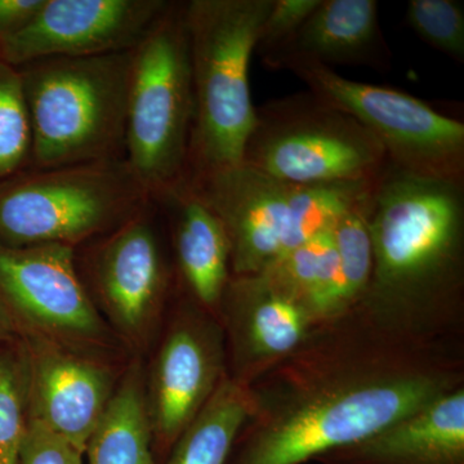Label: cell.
I'll return each mask as SVG.
<instances>
[{
	"instance_id": "6da1fadb",
	"label": "cell",
	"mask_w": 464,
	"mask_h": 464,
	"mask_svg": "<svg viewBox=\"0 0 464 464\" xmlns=\"http://www.w3.org/2000/svg\"><path fill=\"white\" fill-rule=\"evenodd\" d=\"M464 387L460 341L409 340L356 310L319 324L250 384L255 409L227 464H304Z\"/></svg>"
},
{
	"instance_id": "7a4b0ae2",
	"label": "cell",
	"mask_w": 464,
	"mask_h": 464,
	"mask_svg": "<svg viewBox=\"0 0 464 464\" xmlns=\"http://www.w3.org/2000/svg\"><path fill=\"white\" fill-rule=\"evenodd\" d=\"M373 270L353 310L409 340H462L464 183L387 166L369 199Z\"/></svg>"
},
{
	"instance_id": "3957f363",
	"label": "cell",
	"mask_w": 464,
	"mask_h": 464,
	"mask_svg": "<svg viewBox=\"0 0 464 464\" xmlns=\"http://www.w3.org/2000/svg\"><path fill=\"white\" fill-rule=\"evenodd\" d=\"M132 51L16 67L32 130L29 168L125 160Z\"/></svg>"
},
{
	"instance_id": "277c9868",
	"label": "cell",
	"mask_w": 464,
	"mask_h": 464,
	"mask_svg": "<svg viewBox=\"0 0 464 464\" xmlns=\"http://www.w3.org/2000/svg\"><path fill=\"white\" fill-rule=\"evenodd\" d=\"M271 5L273 0L185 2L194 92L186 179L243 161L256 121L250 61Z\"/></svg>"
},
{
	"instance_id": "5b68a950",
	"label": "cell",
	"mask_w": 464,
	"mask_h": 464,
	"mask_svg": "<svg viewBox=\"0 0 464 464\" xmlns=\"http://www.w3.org/2000/svg\"><path fill=\"white\" fill-rule=\"evenodd\" d=\"M375 181L299 186L241 163L185 182L224 226L231 276H250L264 273L288 250L331 231Z\"/></svg>"
},
{
	"instance_id": "8992f818",
	"label": "cell",
	"mask_w": 464,
	"mask_h": 464,
	"mask_svg": "<svg viewBox=\"0 0 464 464\" xmlns=\"http://www.w3.org/2000/svg\"><path fill=\"white\" fill-rule=\"evenodd\" d=\"M151 201L125 160L26 168L0 181V244L79 248Z\"/></svg>"
},
{
	"instance_id": "52a82bcc",
	"label": "cell",
	"mask_w": 464,
	"mask_h": 464,
	"mask_svg": "<svg viewBox=\"0 0 464 464\" xmlns=\"http://www.w3.org/2000/svg\"><path fill=\"white\" fill-rule=\"evenodd\" d=\"M192 124L185 2L172 0L132 51L125 161L150 197L185 182Z\"/></svg>"
},
{
	"instance_id": "ba28073f",
	"label": "cell",
	"mask_w": 464,
	"mask_h": 464,
	"mask_svg": "<svg viewBox=\"0 0 464 464\" xmlns=\"http://www.w3.org/2000/svg\"><path fill=\"white\" fill-rule=\"evenodd\" d=\"M244 166L299 186L373 182L389 166L381 142L310 91L256 108Z\"/></svg>"
},
{
	"instance_id": "9c48e42d",
	"label": "cell",
	"mask_w": 464,
	"mask_h": 464,
	"mask_svg": "<svg viewBox=\"0 0 464 464\" xmlns=\"http://www.w3.org/2000/svg\"><path fill=\"white\" fill-rule=\"evenodd\" d=\"M154 200L114 231L75 249L88 295L130 355L145 357L160 335L176 270Z\"/></svg>"
},
{
	"instance_id": "30bf717a",
	"label": "cell",
	"mask_w": 464,
	"mask_h": 464,
	"mask_svg": "<svg viewBox=\"0 0 464 464\" xmlns=\"http://www.w3.org/2000/svg\"><path fill=\"white\" fill-rule=\"evenodd\" d=\"M286 70L324 102L364 125L402 172L464 183V124L405 92L350 81L331 66L295 56L267 61Z\"/></svg>"
},
{
	"instance_id": "8fae6325",
	"label": "cell",
	"mask_w": 464,
	"mask_h": 464,
	"mask_svg": "<svg viewBox=\"0 0 464 464\" xmlns=\"http://www.w3.org/2000/svg\"><path fill=\"white\" fill-rule=\"evenodd\" d=\"M0 302L18 334L38 335L118 364L134 357L94 306L76 267L74 248L0 244Z\"/></svg>"
},
{
	"instance_id": "7c38bea8",
	"label": "cell",
	"mask_w": 464,
	"mask_h": 464,
	"mask_svg": "<svg viewBox=\"0 0 464 464\" xmlns=\"http://www.w3.org/2000/svg\"><path fill=\"white\" fill-rule=\"evenodd\" d=\"M179 290L151 362L145 365L146 409L159 464L227 375L221 324Z\"/></svg>"
},
{
	"instance_id": "4fadbf2b",
	"label": "cell",
	"mask_w": 464,
	"mask_h": 464,
	"mask_svg": "<svg viewBox=\"0 0 464 464\" xmlns=\"http://www.w3.org/2000/svg\"><path fill=\"white\" fill-rule=\"evenodd\" d=\"M172 0H45L23 32L0 42V60L14 67L50 57L132 51Z\"/></svg>"
},
{
	"instance_id": "5bb4252c",
	"label": "cell",
	"mask_w": 464,
	"mask_h": 464,
	"mask_svg": "<svg viewBox=\"0 0 464 464\" xmlns=\"http://www.w3.org/2000/svg\"><path fill=\"white\" fill-rule=\"evenodd\" d=\"M25 344L30 374V420L84 454L128 364L76 353L34 334Z\"/></svg>"
},
{
	"instance_id": "9a60e30c",
	"label": "cell",
	"mask_w": 464,
	"mask_h": 464,
	"mask_svg": "<svg viewBox=\"0 0 464 464\" xmlns=\"http://www.w3.org/2000/svg\"><path fill=\"white\" fill-rule=\"evenodd\" d=\"M218 322L225 335L227 375L246 386L297 351L319 325L264 274L231 276Z\"/></svg>"
},
{
	"instance_id": "2e32d148",
	"label": "cell",
	"mask_w": 464,
	"mask_h": 464,
	"mask_svg": "<svg viewBox=\"0 0 464 464\" xmlns=\"http://www.w3.org/2000/svg\"><path fill=\"white\" fill-rule=\"evenodd\" d=\"M152 200L169 234L179 288L218 319L222 295L231 279L224 226L186 182Z\"/></svg>"
},
{
	"instance_id": "e0dca14e",
	"label": "cell",
	"mask_w": 464,
	"mask_h": 464,
	"mask_svg": "<svg viewBox=\"0 0 464 464\" xmlns=\"http://www.w3.org/2000/svg\"><path fill=\"white\" fill-rule=\"evenodd\" d=\"M320 464H464V387L445 393Z\"/></svg>"
},
{
	"instance_id": "ac0fdd59",
	"label": "cell",
	"mask_w": 464,
	"mask_h": 464,
	"mask_svg": "<svg viewBox=\"0 0 464 464\" xmlns=\"http://www.w3.org/2000/svg\"><path fill=\"white\" fill-rule=\"evenodd\" d=\"M282 56L307 58L325 66L389 70L391 52L382 34L378 2L320 0L290 41L262 63Z\"/></svg>"
},
{
	"instance_id": "d6986e66",
	"label": "cell",
	"mask_w": 464,
	"mask_h": 464,
	"mask_svg": "<svg viewBox=\"0 0 464 464\" xmlns=\"http://www.w3.org/2000/svg\"><path fill=\"white\" fill-rule=\"evenodd\" d=\"M87 464H159L145 401V364L128 362L105 413L85 445Z\"/></svg>"
},
{
	"instance_id": "ffe728a7",
	"label": "cell",
	"mask_w": 464,
	"mask_h": 464,
	"mask_svg": "<svg viewBox=\"0 0 464 464\" xmlns=\"http://www.w3.org/2000/svg\"><path fill=\"white\" fill-rule=\"evenodd\" d=\"M255 409L252 390L226 375L161 464H227Z\"/></svg>"
},
{
	"instance_id": "44dd1931",
	"label": "cell",
	"mask_w": 464,
	"mask_h": 464,
	"mask_svg": "<svg viewBox=\"0 0 464 464\" xmlns=\"http://www.w3.org/2000/svg\"><path fill=\"white\" fill-rule=\"evenodd\" d=\"M261 274L306 308L317 324L340 316V266L332 230L284 253Z\"/></svg>"
},
{
	"instance_id": "7402d4cb",
	"label": "cell",
	"mask_w": 464,
	"mask_h": 464,
	"mask_svg": "<svg viewBox=\"0 0 464 464\" xmlns=\"http://www.w3.org/2000/svg\"><path fill=\"white\" fill-rule=\"evenodd\" d=\"M30 374L20 335L0 341V464H20L30 420Z\"/></svg>"
},
{
	"instance_id": "603a6c76",
	"label": "cell",
	"mask_w": 464,
	"mask_h": 464,
	"mask_svg": "<svg viewBox=\"0 0 464 464\" xmlns=\"http://www.w3.org/2000/svg\"><path fill=\"white\" fill-rule=\"evenodd\" d=\"M372 190L355 207L344 213L332 228L333 241L340 266V316L362 302L371 282L373 248L368 217Z\"/></svg>"
},
{
	"instance_id": "cb8c5ba5",
	"label": "cell",
	"mask_w": 464,
	"mask_h": 464,
	"mask_svg": "<svg viewBox=\"0 0 464 464\" xmlns=\"http://www.w3.org/2000/svg\"><path fill=\"white\" fill-rule=\"evenodd\" d=\"M32 130L16 67L0 60V181L30 167Z\"/></svg>"
},
{
	"instance_id": "d4e9b609",
	"label": "cell",
	"mask_w": 464,
	"mask_h": 464,
	"mask_svg": "<svg viewBox=\"0 0 464 464\" xmlns=\"http://www.w3.org/2000/svg\"><path fill=\"white\" fill-rule=\"evenodd\" d=\"M411 29L430 47L458 63L464 61V5L457 0H411L406 7Z\"/></svg>"
},
{
	"instance_id": "484cf974",
	"label": "cell",
	"mask_w": 464,
	"mask_h": 464,
	"mask_svg": "<svg viewBox=\"0 0 464 464\" xmlns=\"http://www.w3.org/2000/svg\"><path fill=\"white\" fill-rule=\"evenodd\" d=\"M319 5L320 0H273L256 48L262 60L283 48Z\"/></svg>"
},
{
	"instance_id": "4316f807",
	"label": "cell",
	"mask_w": 464,
	"mask_h": 464,
	"mask_svg": "<svg viewBox=\"0 0 464 464\" xmlns=\"http://www.w3.org/2000/svg\"><path fill=\"white\" fill-rule=\"evenodd\" d=\"M84 454L65 439L30 420L20 453V464H84Z\"/></svg>"
},
{
	"instance_id": "83f0119b",
	"label": "cell",
	"mask_w": 464,
	"mask_h": 464,
	"mask_svg": "<svg viewBox=\"0 0 464 464\" xmlns=\"http://www.w3.org/2000/svg\"><path fill=\"white\" fill-rule=\"evenodd\" d=\"M44 3L45 0H0V42L26 29Z\"/></svg>"
},
{
	"instance_id": "f1b7e54d",
	"label": "cell",
	"mask_w": 464,
	"mask_h": 464,
	"mask_svg": "<svg viewBox=\"0 0 464 464\" xmlns=\"http://www.w3.org/2000/svg\"><path fill=\"white\" fill-rule=\"evenodd\" d=\"M18 337L16 325L9 315L8 311L0 302V341L12 340Z\"/></svg>"
}]
</instances>
